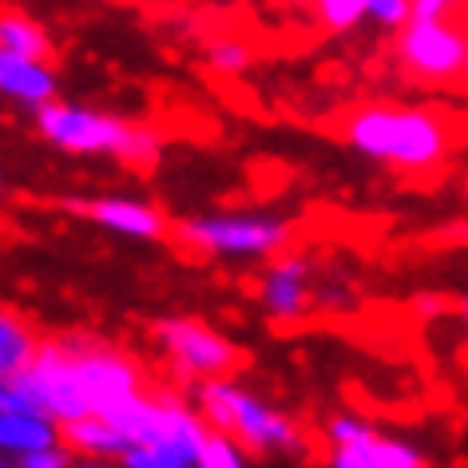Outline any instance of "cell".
Masks as SVG:
<instances>
[{"instance_id": "obj_14", "label": "cell", "mask_w": 468, "mask_h": 468, "mask_svg": "<svg viewBox=\"0 0 468 468\" xmlns=\"http://www.w3.org/2000/svg\"><path fill=\"white\" fill-rule=\"evenodd\" d=\"M60 444V425L52 417H44L32 405H8L0 409V456L5 461H20L28 452L52 449Z\"/></svg>"}, {"instance_id": "obj_13", "label": "cell", "mask_w": 468, "mask_h": 468, "mask_svg": "<svg viewBox=\"0 0 468 468\" xmlns=\"http://www.w3.org/2000/svg\"><path fill=\"white\" fill-rule=\"evenodd\" d=\"M60 80L48 60H28V56L0 52V96L20 103V108H44L48 100H56Z\"/></svg>"}, {"instance_id": "obj_9", "label": "cell", "mask_w": 468, "mask_h": 468, "mask_svg": "<svg viewBox=\"0 0 468 468\" xmlns=\"http://www.w3.org/2000/svg\"><path fill=\"white\" fill-rule=\"evenodd\" d=\"M397 60L420 84H456L468 68V37L456 20H409L397 28Z\"/></svg>"}, {"instance_id": "obj_20", "label": "cell", "mask_w": 468, "mask_h": 468, "mask_svg": "<svg viewBox=\"0 0 468 468\" xmlns=\"http://www.w3.org/2000/svg\"><path fill=\"white\" fill-rule=\"evenodd\" d=\"M207 64L215 68L218 76H239V72H247V64H250V48L234 37L210 40L207 44Z\"/></svg>"}, {"instance_id": "obj_26", "label": "cell", "mask_w": 468, "mask_h": 468, "mask_svg": "<svg viewBox=\"0 0 468 468\" xmlns=\"http://www.w3.org/2000/svg\"><path fill=\"white\" fill-rule=\"evenodd\" d=\"M8 405H28V401L16 393L13 381H0V409H8Z\"/></svg>"}, {"instance_id": "obj_11", "label": "cell", "mask_w": 468, "mask_h": 468, "mask_svg": "<svg viewBox=\"0 0 468 468\" xmlns=\"http://www.w3.org/2000/svg\"><path fill=\"white\" fill-rule=\"evenodd\" d=\"M262 314L274 325H298L310 318L314 310V262L302 254H274L266 259L262 282H259Z\"/></svg>"}, {"instance_id": "obj_18", "label": "cell", "mask_w": 468, "mask_h": 468, "mask_svg": "<svg viewBox=\"0 0 468 468\" xmlns=\"http://www.w3.org/2000/svg\"><path fill=\"white\" fill-rule=\"evenodd\" d=\"M191 468H250V452H242L239 444L230 437H222V432H210Z\"/></svg>"}, {"instance_id": "obj_21", "label": "cell", "mask_w": 468, "mask_h": 468, "mask_svg": "<svg viewBox=\"0 0 468 468\" xmlns=\"http://www.w3.org/2000/svg\"><path fill=\"white\" fill-rule=\"evenodd\" d=\"M366 20H373L385 32H397L409 25V0H366Z\"/></svg>"}, {"instance_id": "obj_10", "label": "cell", "mask_w": 468, "mask_h": 468, "mask_svg": "<svg viewBox=\"0 0 468 468\" xmlns=\"http://www.w3.org/2000/svg\"><path fill=\"white\" fill-rule=\"evenodd\" d=\"M68 215L88 218L91 227L120 234V239H135V242H159L171 230L167 215L139 195H96V198H64L60 203Z\"/></svg>"}, {"instance_id": "obj_19", "label": "cell", "mask_w": 468, "mask_h": 468, "mask_svg": "<svg viewBox=\"0 0 468 468\" xmlns=\"http://www.w3.org/2000/svg\"><path fill=\"white\" fill-rule=\"evenodd\" d=\"M314 13L330 32H354L366 20V0H314Z\"/></svg>"}, {"instance_id": "obj_6", "label": "cell", "mask_w": 468, "mask_h": 468, "mask_svg": "<svg viewBox=\"0 0 468 468\" xmlns=\"http://www.w3.org/2000/svg\"><path fill=\"white\" fill-rule=\"evenodd\" d=\"M159 354L167 357L175 378L183 381H210V378H230L242 366V349L218 334L215 325L186 318V314H171L151 325Z\"/></svg>"}, {"instance_id": "obj_1", "label": "cell", "mask_w": 468, "mask_h": 468, "mask_svg": "<svg viewBox=\"0 0 468 468\" xmlns=\"http://www.w3.org/2000/svg\"><path fill=\"white\" fill-rule=\"evenodd\" d=\"M346 144L385 167L429 175L449 159V123L429 108L366 103L346 120Z\"/></svg>"}, {"instance_id": "obj_16", "label": "cell", "mask_w": 468, "mask_h": 468, "mask_svg": "<svg viewBox=\"0 0 468 468\" xmlns=\"http://www.w3.org/2000/svg\"><path fill=\"white\" fill-rule=\"evenodd\" d=\"M37 346L40 337L25 314H16L13 306H0V381L20 378L32 354H37Z\"/></svg>"}, {"instance_id": "obj_17", "label": "cell", "mask_w": 468, "mask_h": 468, "mask_svg": "<svg viewBox=\"0 0 468 468\" xmlns=\"http://www.w3.org/2000/svg\"><path fill=\"white\" fill-rule=\"evenodd\" d=\"M0 52L28 56V60H48L52 37L40 20L16 13V8H0Z\"/></svg>"}, {"instance_id": "obj_2", "label": "cell", "mask_w": 468, "mask_h": 468, "mask_svg": "<svg viewBox=\"0 0 468 468\" xmlns=\"http://www.w3.org/2000/svg\"><path fill=\"white\" fill-rule=\"evenodd\" d=\"M198 417L207 420L210 432H222L239 444L242 452H298L302 449V429L298 420L282 413L274 401H266L247 385L230 381V378H210L195 381V401Z\"/></svg>"}, {"instance_id": "obj_4", "label": "cell", "mask_w": 468, "mask_h": 468, "mask_svg": "<svg viewBox=\"0 0 468 468\" xmlns=\"http://www.w3.org/2000/svg\"><path fill=\"white\" fill-rule=\"evenodd\" d=\"M186 250L227 262H266L294 242V222L274 210H207L186 215L171 227Z\"/></svg>"}, {"instance_id": "obj_27", "label": "cell", "mask_w": 468, "mask_h": 468, "mask_svg": "<svg viewBox=\"0 0 468 468\" xmlns=\"http://www.w3.org/2000/svg\"><path fill=\"white\" fill-rule=\"evenodd\" d=\"M72 468H112V461H91V456H80V461H72Z\"/></svg>"}, {"instance_id": "obj_3", "label": "cell", "mask_w": 468, "mask_h": 468, "mask_svg": "<svg viewBox=\"0 0 468 468\" xmlns=\"http://www.w3.org/2000/svg\"><path fill=\"white\" fill-rule=\"evenodd\" d=\"M37 132L68 155H103L135 163V167H144L163 151V139L151 127L72 100H48L37 108Z\"/></svg>"}, {"instance_id": "obj_29", "label": "cell", "mask_w": 468, "mask_h": 468, "mask_svg": "<svg viewBox=\"0 0 468 468\" xmlns=\"http://www.w3.org/2000/svg\"><path fill=\"white\" fill-rule=\"evenodd\" d=\"M0 195H5V179H0Z\"/></svg>"}, {"instance_id": "obj_15", "label": "cell", "mask_w": 468, "mask_h": 468, "mask_svg": "<svg viewBox=\"0 0 468 468\" xmlns=\"http://www.w3.org/2000/svg\"><path fill=\"white\" fill-rule=\"evenodd\" d=\"M60 444L72 456H91V461H120V452L127 449L123 437L112 429V420L100 413H84L60 425Z\"/></svg>"}, {"instance_id": "obj_12", "label": "cell", "mask_w": 468, "mask_h": 468, "mask_svg": "<svg viewBox=\"0 0 468 468\" xmlns=\"http://www.w3.org/2000/svg\"><path fill=\"white\" fill-rule=\"evenodd\" d=\"M325 468H432L425 449H417L413 441L393 437L381 429H366L346 444H330V461Z\"/></svg>"}, {"instance_id": "obj_22", "label": "cell", "mask_w": 468, "mask_h": 468, "mask_svg": "<svg viewBox=\"0 0 468 468\" xmlns=\"http://www.w3.org/2000/svg\"><path fill=\"white\" fill-rule=\"evenodd\" d=\"M120 464L123 468H191L179 456L163 452V449H147V444H132V449L120 452Z\"/></svg>"}, {"instance_id": "obj_23", "label": "cell", "mask_w": 468, "mask_h": 468, "mask_svg": "<svg viewBox=\"0 0 468 468\" xmlns=\"http://www.w3.org/2000/svg\"><path fill=\"white\" fill-rule=\"evenodd\" d=\"M464 0H409V20H456Z\"/></svg>"}, {"instance_id": "obj_25", "label": "cell", "mask_w": 468, "mask_h": 468, "mask_svg": "<svg viewBox=\"0 0 468 468\" xmlns=\"http://www.w3.org/2000/svg\"><path fill=\"white\" fill-rule=\"evenodd\" d=\"M413 310L425 314V318H441V314L449 310V302H444L441 294H417V298H413Z\"/></svg>"}, {"instance_id": "obj_8", "label": "cell", "mask_w": 468, "mask_h": 468, "mask_svg": "<svg viewBox=\"0 0 468 468\" xmlns=\"http://www.w3.org/2000/svg\"><path fill=\"white\" fill-rule=\"evenodd\" d=\"M13 385L32 409H40L56 425H68V420L88 413L84 389H80V378H76V366H72V354H68L64 337L40 342L32 361L25 366V373L13 378Z\"/></svg>"}, {"instance_id": "obj_5", "label": "cell", "mask_w": 468, "mask_h": 468, "mask_svg": "<svg viewBox=\"0 0 468 468\" xmlns=\"http://www.w3.org/2000/svg\"><path fill=\"white\" fill-rule=\"evenodd\" d=\"M108 420L123 437L127 449H132V444H147V449H163L186 464H195V456L203 452V444L210 437L198 409L175 393H163V389H139L135 397H127L123 405H115Z\"/></svg>"}, {"instance_id": "obj_24", "label": "cell", "mask_w": 468, "mask_h": 468, "mask_svg": "<svg viewBox=\"0 0 468 468\" xmlns=\"http://www.w3.org/2000/svg\"><path fill=\"white\" fill-rule=\"evenodd\" d=\"M13 468H72V452L64 444H52V449L20 456V461H13Z\"/></svg>"}, {"instance_id": "obj_7", "label": "cell", "mask_w": 468, "mask_h": 468, "mask_svg": "<svg viewBox=\"0 0 468 468\" xmlns=\"http://www.w3.org/2000/svg\"><path fill=\"white\" fill-rule=\"evenodd\" d=\"M60 337H64L68 354H72L88 413L108 417L115 405H123L127 397L147 389L144 366H139L127 349L103 342V337H91V334H60Z\"/></svg>"}, {"instance_id": "obj_28", "label": "cell", "mask_w": 468, "mask_h": 468, "mask_svg": "<svg viewBox=\"0 0 468 468\" xmlns=\"http://www.w3.org/2000/svg\"><path fill=\"white\" fill-rule=\"evenodd\" d=\"M0 468H13V461H5V456H0Z\"/></svg>"}]
</instances>
